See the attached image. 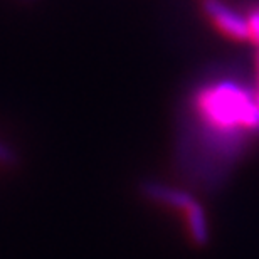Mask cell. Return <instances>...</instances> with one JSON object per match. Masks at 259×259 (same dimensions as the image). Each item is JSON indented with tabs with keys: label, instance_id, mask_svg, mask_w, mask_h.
I'll return each mask as SVG.
<instances>
[{
	"label": "cell",
	"instance_id": "8992f818",
	"mask_svg": "<svg viewBox=\"0 0 259 259\" xmlns=\"http://www.w3.org/2000/svg\"><path fill=\"white\" fill-rule=\"evenodd\" d=\"M202 2H205V0H202Z\"/></svg>",
	"mask_w": 259,
	"mask_h": 259
},
{
	"label": "cell",
	"instance_id": "3957f363",
	"mask_svg": "<svg viewBox=\"0 0 259 259\" xmlns=\"http://www.w3.org/2000/svg\"><path fill=\"white\" fill-rule=\"evenodd\" d=\"M140 189H142V194L147 197L148 200H153V202H157V204H162L165 207H170V209H175V210H182V212L195 200L192 194L187 192V190L168 187V185L155 182V180L143 182Z\"/></svg>",
	"mask_w": 259,
	"mask_h": 259
},
{
	"label": "cell",
	"instance_id": "277c9868",
	"mask_svg": "<svg viewBox=\"0 0 259 259\" xmlns=\"http://www.w3.org/2000/svg\"><path fill=\"white\" fill-rule=\"evenodd\" d=\"M185 226H187V232L190 241L195 246H207L210 236H209V222H207V214L199 202L194 200L187 209L184 210Z\"/></svg>",
	"mask_w": 259,
	"mask_h": 259
},
{
	"label": "cell",
	"instance_id": "5b68a950",
	"mask_svg": "<svg viewBox=\"0 0 259 259\" xmlns=\"http://www.w3.org/2000/svg\"><path fill=\"white\" fill-rule=\"evenodd\" d=\"M0 163L5 165V167L17 163V153L4 142H0Z\"/></svg>",
	"mask_w": 259,
	"mask_h": 259
},
{
	"label": "cell",
	"instance_id": "7a4b0ae2",
	"mask_svg": "<svg viewBox=\"0 0 259 259\" xmlns=\"http://www.w3.org/2000/svg\"><path fill=\"white\" fill-rule=\"evenodd\" d=\"M202 9L210 20V24L222 35L232 40H249V27H247L246 14L237 12L222 0H205Z\"/></svg>",
	"mask_w": 259,
	"mask_h": 259
},
{
	"label": "cell",
	"instance_id": "6da1fadb",
	"mask_svg": "<svg viewBox=\"0 0 259 259\" xmlns=\"http://www.w3.org/2000/svg\"><path fill=\"white\" fill-rule=\"evenodd\" d=\"M189 118L177 143L180 170L195 185L215 189L259 135L254 91L231 77L209 79L190 96Z\"/></svg>",
	"mask_w": 259,
	"mask_h": 259
}]
</instances>
